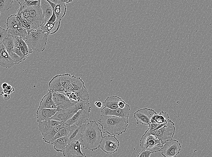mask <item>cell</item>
<instances>
[{"label":"cell","mask_w":212,"mask_h":157,"mask_svg":"<svg viewBox=\"0 0 212 157\" xmlns=\"http://www.w3.org/2000/svg\"><path fill=\"white\" fill-rule=\"evenodd\" d=\"M81 142L83 148L93 151L99 147L103 139L102 133L95 121L91 120L82 125Z\"/></svg>","instance_id":"6da1fadb"},{"label":"cell","mask_w":212,"mask_h":157,"mask_svg":"<svg viewBox=\"0 0 212 157\" xmlns=\"http://www.w3.org/2000/svg\"><path fill=\"white\" fill-rule=\"evenodd\" d=\"M98 122L103 133L115 136L125 132L128 125V118L114 115L101 114Z\"/></svg>","instance_id":"7a4b0ae2"},{"label":"cell","mask_w":212,"mask_h":157,"mask_svg":"<svg viewBox=\"0 0 212 157\" xmlns=\"http://www.w3.org/2000/svg\"><path fill=\"white\" fill-rule=\"evenodd\" d=\"M17 14L20 18L29 24L30 29L29 30L42 29L43 19L40 4L32 6L24 3L20 6Z\"/></svg>","instance_id":"3957f363"},{"label":"cell","mask_w":212,"mask_h":157,"mask_svg":"<svg viewBox=\"0 0 212 157\" xmlns=\"http://www.w3.org/2000/svg\"><path fill=\"white\" fill-rule=\"evenodd\" d=\"M28 33L25 41L33 50L40 52L45 49L48 37L45 31L42 29L27 30Z\"/></svg>","instance_id":"277c9868"},{"label":"cell","mask_w":212,"mask_h":157,"mask_svg":"<svg viewBox=\"0 0 212 157\" xmlns=\"http://www.w3.org/2000/svg\"><path fill=\"white\" fill-rule=\"evenodd\" d=\"M140 146L142 149L149 151L152 153L160 151L163 144L155 136L147 130L142 136Z\"/></svg>","instance_id":"5b68a950"},{"label":"cell","mask_w":212,"mask_h":157,"mask_svg":"<svg viewBox=\"0 0 212 157\" xmlns=\"http://www.w3.org/2000/svg\"><path fill=\"white\" fill-rule=\"evenodd\" d=\"M86 101H79L74 105L64 109L58 111L50 119L65 123L71 118L80 109L85 108L84 103Z\"/></svg>","instance_id":"8992f818"},{"label":"cell","mask_w":212,"mask_h":157,"mask_svg":"<svg viewBox=\"0 0 212 157\" xmlns=\"http://www.w3.org/2000/svg\"><path fill=\"white\" fill-rule=\"evenodd\" d=\"M85 108L79 110L75 114L65 123L69 126L76 124L81 126L85 123L89 117L91 107L89 101L84 103Z\"/></svg>","instance_id":"52a82bcc"},{"label":"cell","mask_w":212,"mask_h":157,"mask_svg":"<svg viewBox=\"0 0 212 157\" xmlns=\"http://www.w3.org/2000/svg\"><path fill=\"white\" fill-rule=\"evenodd\" d=\"M181 146L176 139H171L166 141L160 149L161 154L165 157H175L180 152Z\"/></svg>","instance_id":"ba28073f"},{"label":"cell","mask_w":212,"mask_h":157,"mask_svg":"<svg viewBox=\"0 0 212 157\" xmlns=\"http://www.w3.org/2000/svg\"><path fill=\"white\" fill-rule=\"evenodd\" d=\"M175 131L174 123L169 120L157 130L155 135L164 144L167 141L173 139Z\"/></svg>","instance_id":"9c48e42d"},{"label":"cell","mask_w":212,"mask_h":157,"mask_svg":"<svg viewBox=\"0 0 212 157\" xmlns=\"http://www.w3.org/2000/svg\"><path fill=\"white\" fill-rule=\"evenodd\" d=\"M119 146V142L114 135H107L103 137L99 148L107 154H112L116 152Z\"/></svg>","instance_id":"30bf717a"},{"label":"cell","mask_w":212,"mask_h":157,"mask_svg":"<svg viewBox=\"0 0 212 157\" xmlns=\"http://www.w3.org/2000/svg\"><path fill=\"white\" fill-rule=\"evenodd\" d=\"M156 114L153 109L145 108L137 111L134 113L133 117L137 121V124L141 123L142 125H149L152 117Z\"/></svg>","instance_id":"8fae6325"},{"label":"cell","mask_w":212,"mask_h":157,"mask_svg":"<svg viewBox=\"0 0 212 157\" xmlns=\"http://www.w3.org/2000/svg\"><path fill=\"white\" fill-rule=\"evenodd\" d=\"M81 140H77L69 143L63 152V156L65 157H86V154L81 151Z\"/></svg>","instance_id":"7c38bea8"},{"label":"cell","mask_w":212,"mask_h":157,"mask_svg":"<svg viewBox=\"0 0 212 157\" xmlns=\"http://www.w3.org/2000/svg\"><path fill=\"white\" fill-rule=\"evenodd\" d=\"M52 99L57 106V111L64 109L77 102L70 99L64 94L57 91L53 92Z\"/></svg>","instance_id":"4fadbf2b"},{"label":"cell","mask_w":212,"mask_h":157,"mask_svg":"<svg viewBox=\"0 0 212 157\" xmlns=\"http://www.w3.org/2000/svg\"><path fill=\"white\" fill-rule=\"evenodd\" d=\"M130 111V106L126 104L125 107L123 108H118L115 109H111L104 107L101 110V114L114 115L117 117L128 118Z\"/></svg>","instance_id":"5bb4252c"},{"label":"cell","mask_w":212,"mask_h":157,"mask_svg":"<svg viewBox=\"0 0 212 157\" xmlns=\"http://www.w3.org/2000/svg\"><path fill=\"white\" fill-rule=\"evenodd\" d=\"M61 21L57 20L55 14L53 11V14L45 25L42 29L44 30L49 36L56 33L59 30Z\"/></svg>","instance_id":"9a60e30c"},{"label":"cell","mask_w":212,"mask_h":157,"mask_svg":"<svg viewBox=\"0 0 212 157\" xmlns=\"http://www.w3.org/2000/svg\"><path fill=\"white\" fill-rule=\"evenodd\" d=\"M15 65L5 46L0 44V66L5 68H11Z\"/></svg>","instance_id":"2e32d148"},{"label":"cell","mask_w":212,"mask_h":157,"mask_svg":"<svg viewBox=\"0 0 212 157\" xmlns=\"http://www.w3.org/2000/svg\"><path fill=\"white\" fill-rule=\"evenodd\" d=\"M40 6L42 13L43 23L42 29L47 21L52 16L53 10L50 4L47 0H41Z\"/></svg>","instance_id":"e0dca14e"},{"label":"cell","mask_w":212,"mask_h":157,"mask_svg":"<svg viewBox=\"0 0 212 157\" xmlns=\"http://www.w3.org/2000/svg\"><path fill=\"white\" fill-rule=\"evenodd\" d=\"M57 111V109L39 107L36 111L37 122L50 119Z\"/></svg>","instance_id":"ac0fdd59"},{"label":"cell","mask_w":212,"mask_h":157,"mask_svg":"<svg viewBox=\"0 0 212 157\" xmlns=\"http://www.w3.org/2000/svg\"><path fill=\"white\" fill-rule=\"evenodd\" d=\"M63 123L62 121L49 119L44 120L38 123V127L43 135L53 127Z\"/></svg>","instance_id":"d6986e66"},{"label":"cell","mask_w":212,"mask_h":157,"mask_svg":"<svg viewBox=\"0 0 212 157\" xmlns=\"http://www.w3.org/2000/svg\"><path fill=\"white\" fill-rule=\"evenodd\" d=\"M82 129V125L78 126L74 124L70 126L68 135V143L76 141L81 140Z\"/></svg>","instance_id":"ffe728a7"},{"label":"cell","mask_w":212,"mask_h":157,"mask_svg":"<svg viewBox=\"0 0 212 157\" xmlns=\"http://www.w3.org/2000/svg\"><path fill=\"white\" fill-rule=\"evenodd\" d=\"M53 94V92L48 91L42 98L39 107L57 109V106L52 99Z\"/></svg>","instance_id":"44dd1931"},{"label":"cell","mask_w":212,"mask_h":157,"mask_svg":"<svg viewBox=\"0 0 212 157\" xmlns=\"http://www.w3.org/2000/svg\"><path fill=\"white\" fill-rule=\"evenodd\" d=\"M84 82L80 77L72 76L70 84L68 88V92L80 90L85 87Z\"/></svg>","instance_id":"7402d4cb"},{"label":"cell","mask_w":212,"mask_h":157,"mask_svg":"<svg viewBox=\"0 0 212 157\" xmlns=\"http://www.w3.org/2000/svg\"><path fill=\"white\" fill-rule=\"evenodd\" d=\"M61 89L58 92L61 93L68 92V88L70 85L72 76L69 73L60 74Z\"/></svg>","instance_id":"603a6c76"},{"label":"cell","mask_w":212,"mask_h":157,"mask_svg":"<svg viewBox=\"0 0 212 157\" xmlns=\"http://www.w3.org/2000/svg\"><path fill=\"white\" fill-rule=\"evenodd\" d=\"M68 136H64L56 139L51 144L54 149L58 152H62L68 143Z\"/></svg>","instance_id":"cb8c5ba5"},{"label":"cell","mask_w":212,"mask_h":157,"mask_svg":"<svg viewBox=\"0 0 212 157\" xmlns=\"http://www.w3.org/2000/svg\"><path fill=\"white\" fill-rule=\"evenodd\" d=\"M63 123L53 127L42 135L43 140L45 142L51 145L54 142V138L55 136L62 127Z\"/></svg>","instance_id":"d4e9b609"},{"label":"cell","mask_w":212,"mask_h":157,"mask_svg":"<svg viewBox=\"0 0 212 157\" xmlns=\"http://www.w3.org/2000/svg\"><path fill=\"white\" fill-rule=\"evenodd\" d=\"M122 99L115 95L108 97L103 102L104 107L111 109H115L119 108L118 103Z\"/></svg>","instance_id":"484cf974"},{"label":"cell","mask_w":212,"mask_h":157,"mask_svg":"<svg viewBox=\"0 0 212 157\" xmlns=\"http://www.w3.org/2000/svg\"><path fill=\"white\" fill-rule=\"evenodd\" d=\"M169 118L167 113L161 111L153 116L151 118L150 123L159 124L166 123L170 120Z\"/></svg>","instance_id":"4316f807"},{"label":"cell","mask_w":212,"mask_h":157,"mask_svg":"<svg viewBox=\"0 0 212 157\" xmlns=\"http://www.w3.org/2000/svg\"><path fill=\"white\" fill-rule=\"evenodd\" d=\"M53 10L57 20L61 21L66 13L67 8L65 3L61 2L56 4Z\"/></svg>","instance_id":"83f0119b"},{"label":"cell","mask_w":212,"mask_h":157,"mask_svg":"<svg viewBox=\"0 0 212 157\" xmlns=\"http://www.w3.org/2000/svg\"><path fill=\"white\" fill-rule=\"evenodd\" d=\"M7 29L8 34L22 39L25 42L28 35L27 30L26 29L22 27L14 29Z\"/></svg>","instance_id":"f1b7e54d"},{"label":"cell","mask_w":212,"mask_h":157,"mask_svg":"<svg viewBox=\"0 0 212 157\" xmlns=\"http://www.w3.org/2000/svg\"><path fill=\"white\" fill-rule=\"evenodd\" d=\"M70 126L66 123H63L62 127L56 133L54 138V141L56 139L62 137L68 136Z\"/></svg>","instance_id":"f546056e"},{"label":"cell","mask_w":212,"mask_h":157,"mask_svg":"<svg viewBox=\"0 0 212 157\" xmlns=\"http://www.w3.org/2000/svg\"><path fill=\"white\" fill-rule=\"evenodd\" d=\"M2 44L5 46L7 51L12 50L14 47L13 35L8 33L3 40Z\"/></svg>","instance_id":"4dcf8cb0"},{"label":"cell","mask_w":212,"mask_h":157,"mask_svg":"<svg viewBox=\"0 0 212 157\" xmlns=\"http://www.w3.org/2000/svg\"><path fill=\"white\" fill-rule=\"evenodd\" d=\"M17 14H14L10 16L7 19V29H14L18 27L17 21Z\"/></svg>","instance_id":"1f68e13d"},{"label":"cell","mask_w":212,"mask_h":157,"mask_svg":"<svg viewBox=\"0 0 212 157\" xmlns=\"http://www.w3.org/2000/svg\"><path fill=\"white\" fill-rule=\"evenodd\" d=\"M73 92L79 98L80 101H89V96L85 86L83 87L80 90Z\"/></svg>","instance_id":"d6a6232c"},{"label":"cell","mask_w":212,"mask_h":157,"mask_svg":"<svg viewBox=\"0 0 212 157\" xmlns=\"http://www.w3.org/2000/svg\"><path fill=\"white\" fill-rule=\"evenodd\" d=\"M20 48L24 55L27 57L33 52V50L28 46L23 39L21 38H20Z\"/></svg>","instance_id":"836d02e7"},{"label":"cell","mask_w":212,"mask_h":157,"mask_svg":"<svg viewBox=\"0 0 212 157\" xmlns=\"http://www.w3.org/2000/svg\"><path fill=\"white\" fill-rule=\"evenodd\" d=\"M14 0H0V11L4 12L11 8Z\"/></svg>","instance_id":"e575fe53"},{"label":"cell","mask_w":212,"mask_h":157,"mask_svg":"<svg viewBox=\"0 0 212 157\" xmlns=\"http://www.w3.org/2000/svg\"><path fill=\"white\" fill-rule=\"evenodd\" d=\"M7 51L14 61L15 65L18 64L22 62L20 57L12 50H8Z\"/></svg>","instance_id":"d590c367"},{"label":"cell","mask_w":212,"mask_h":157,"mask_svg":"<svg viewBox=\"0 0 212 157\" xmlns=\"http://www.w3.org/2000/svg\"><path fill=\"white\" fill-rule=\"evenodd\" d=\"M12 50L20 57L22 62L27 57L24 55L20 49L14 47Z\"/></svg>","instance_id":"8d00e7d4"},{"label":"cell","mask_w":212,"mask_h":157,"mask_svg":"<svg viewBox=\"0 0 212 157\" xmlns=\"http://www.w3.org/2000/svg\"><path fill=\"white\" fill-rule=\"evenodd\" d=\"M8 34L7 29L5 30L1 27H0V44L2 43L3 40L7 36Z\"/></svg>","instance_id":"74e56055"},{"label":"cell","mask_w":212,"mask_h":157,"mask_svg":"<svg viewBox=\"0 0 212 157\" xmlns=\"http://www.w3.org/2000/svg\"><path fill=\"white\" fill-rule=\"evenodd\" d=\"M151 152L142 149V151L137 155V157H149L151 154Z\"/></svg>","instance_id":"f35d334b"},{"label":"cell","mask_w":212,"mask_h":157,"mask_svg":"<svg viewBox=\"0 0 212 157\" xmlns=\"http://www.w3.org/2000/svg\"><path fill=\"white\" fill-rule=\"evenodd\" d=\"M26 4L32 6L37 5L40 4L41 0L37 1H27L25 2Z\"/></svg>","instance_id":"ab89813d"},{"label":"cell","mask_w":212,"mask_h":157,"mask_svg":"<svg viewBox=\"0 0 212 157\" xmlns=\"http://www.w3.org/2000/svg\"><path fill=\"white\" fill-rule=\"evenodd\" d=\"M14 47L17 48L19 49L20 48V38L18 37L13 36Z\"/></svg>","instance_id":"60d3db41"},{"label":"cell","mask_w":212,"mask_h":157,"mask_svg":"<svg viewBox=\"0 0 212 157\" xmlns=\"http://www.w3.org/2000/svg\"><path fill=\"white\" fill-rule=\"evenodd\" d=\"M126 104L125 102L122 99L119 101L118 103V107L121 108H123L125 107Z\"/></svg>","instance_id":"b9f144b4"},{"label":"cell","mask_w":212,"mask_h":157,"mask_svg":"<svg viewBox=\"0 0 212 157\" xmlns=\"http://www.w3.org/2000/svg\"><path fill=\"white\" fill-rule=\"evenodd\" d=\"M1 95H2L4 99L6 101L8 100L10 98V95L4 93L3 91L2 92Z\"/></svg>","instance_id":"7bdbcfd3"},{"label":"cell","mask_w":212,"mask_h":157,"mask_svg":"<svg viewBox=\"0 0 212 157\" xmlns=\"http://www.w3.org/2000/svg\"><path fill=\"white\" fill-rule=\"evenodd\" d=\"M14 91V89L13 87L12 89L9 90H7L4 89L3 90V91L6 94L9 95H10L11 93Z\"/></svg>","instance_id":"ee69618b"},{"label":"cell","mask_w":212,"mask_h":157,"mask_svg":"<svg viewBox=\"0 0 212 157\" xmlns=\"http://www.w3.org/2000/svg\"><path fill=\"white\" fill-rule=\"evenodd\" d=\"M95 105L98 108H100L102 106V104L101 101H98L94 103Z\"/></svg>","instance_id":"f6af8a7d"},{"label":"cell","mask_w":212,"mask_h":157,"mask_svg":"<svg viewBox=\"0 0 212 157\" xmlns=\"http://www.w3.org/2000/svg\"><path fill=\"white\" fill-rule=\"evenodd\" d=\"M9 84L6 82H4L2 85V88L3 90L6 88Z\"/></svg>","instance_id":"bcb514c9"},{"label":"cell","mask_w":212,"mask_h":157,"mask_svg":"<svg viewBox=\"0 0 212 157\" xmlns=\"http://www.w3.org/2000/svg\"><path fill=\"white\" fill-rule=\"evenodd\" d=\"M60 2L66 3H68L72 2L73 0H59Z\"/></svg>","instance_id":"7dc6e473"},{"label":"cell","mask_w":212,"mask_h":157,"mask_svg":"<svg viewBox=\"0 0 212 157\" xmlns=\"http://www.w3.org/2000/svg\"><path fill=\"white\" fill-rule=\"evenodd\" d=\"M19 3L20 6L23 4L25 2V0H16Z\"/></svg>","instance_id":"c3c4849f"},{"label":"cell","mask_w":212,"mask_h":157,"mask_svg":"<svg viewBox=\"0 0 212 157\" xmlns=\"http://www.w3.org/2000/svg\"><path fill=\"white\" fill-rule=\"evenodd\" d=\"M37 0H25V1H37Z\"/></svg>","instance_id":"681fc988"}]
</instances>
